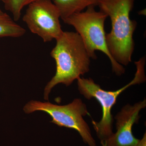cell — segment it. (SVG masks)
Instances as JSON below:
<instances>
[{
  "instance_id": "6da1fadb",
  "label": "cell",
  "mask_w": 146,
  "mask_h": 146,
  "mask_svg": "<svg viewBox=\"0 0 146 146\" xmlns=\"http://www.w3.org/2000/svg\"><path fill=\"white\" fill-rule=\"evenodd\" d=\"M56 41L50 54L55 61L56 71L45 87L44 98L46 100L56 85L63 84L70 86L90 70L91 58L77 33L63 31Z\"/></svg>"
},
{
  "instance_id": "7a4b0ae2",
  "label": "cell",
  "mask_w": 146,
  "mask_h": 146,
  "mask_svg": "<svg viewBox=\"0 0 146 146\" xmlns=\"http://www.w3.org/2000/svg\"><path fill=\"white\" fill-rule=\"evenodd\" d=\"M135 0H101L100 11L110 19L112 29L106 33V44L110 53L120 65L127 66L131 62L135 43L133 34L137 27L130 13Z\"/></svg>"
},
{
  "instance_id": "3957f363",
  "label": "cell",
  "mask_w": 146,
  "mask_h": 146,
  "mask_svg": "<svg viewBox=\"0 0 146 146\" xmlns=\"http://www.w3.org/2000/svg\"><path fill=\"white\" fill-rule=\"evenodd\" d=\"M146 58H141L135 62L136 72L133 79L125 86L115 91H107L102 89L91 78H80L77 80L80 93L88 100L95 98L101 106L102 116L99 122L92 120V124L100 141L106 139L113 133L112 131L113 116L111 110L116 103L117 99L121 93L129 86L145 82L146 80L145 66Z\"/></svg>"
},
{
  "instance_id": "277c9868",
  "label": "cell",
  "mask_w": 146,
  "mask_h": 146,
  "mask_svg": "<svg viewBox=\"0 0 146 146\" xmlns=\"http://www.w3.org/2000/svg\"><path fill=\"white\" fill-rule=\"evenodd\" d=\"M107 17L106 14L91 6L84 11L73 14L63 22L74 27L81 37L91 58L96 59V51L104 53L110 60L112 72L121 76L125 73V69L113 59L106 44L104 25Z\"/></svg>"
},
{
  "instance_id": "5b68a950",
  "label": "cell",
  "mask_w": 146,
  "mask_h": 146,
  "mask_svg": "<svg viewBox=\"0 0 146 146\" xmlns=\"http://www.w3.org/2000/svg\"><path fill=\"white\" fill-rule=\"evenodd\" d=\"M23 110L26 114L38 111L46 112L52 119L51 122L60 127L74 129L85 143L89 146H96L90 128L83 119L84 117L90 114L86 105L80 99H75L71 103L63 106L49 102L31 101L25 105Z\"/></svg>"
},
{
  "instance_id": "8992f818",
  "label": "cell",
  "mask_w": 146,
  "mask_h": 146,
  "mask_svg": "<svg viewBox=\"0 0 146 146\" xmlns=\"http://www.w3.org/2000/svg\"><path fill=\"white\" fill-rule=\"evenodd\" d=\"M58 9L51 0H38L27 6L23 21L32 33L44 42L60 37L63 31L60 24Z\"/></svg>"
},
{
  "instance_id": "52a82bcc",
  "label": "cell",
  "mask_w": 146,
  "mask_h": 146,
  "mask_svg": "<svg viewBox=\"0 0 146 146\" xmlns=\"http://www.w3.org/2000/svg\"><path fill=\"white\" fill-rule=\"evenodd\" d=\"M146 106L145 99L133 106L127 104L117 114L116 119L117 131L109 137L101 141L102 146H136L140 139L132 132V127L140 118L139 113Z\"/></svg>"
},
{
  "instance_id": "ba28073f",
  "label": "cell",
  "mask_w": 146,
  "mask_h": 146,
  "mask_svg": "<svg viewBox=\"0 0 146 146\" xmlns=\"http://www.w3.org/2000/svg\"><path fill=\"white\" fill-rule=\"evenodd\" d=\"M101 0H53L58 9L63 21L75 13H80L91 6H98Z\"/></svg>"
},
{
  "instance_id": "9c48e42d",
  "label": "cell",
  "mask_w": 146,
  "mask_h": 146,
  "mask_svg": "<svg viewBox=\"0 0 146 146\" xmlns=\"http://www.w3.org/2000/svg\"><path fill=\"white\" fill-rule=\"evenodd\" d=\"M26 30L16 23L8 14L0 13V37H20L23 36Z\"/></svg>"
},
{
  "instance_id": "30bf717a",
  "label": "cell",
  "mask_w": 146,
  "mask_h": 146,
  "mask_svg": "<svg viewBox=\"0 0 146 146\" xmlns=\"http://www.w3.org/2000/svg\"><path fill=\"white\" fill-rule=\"evenodd\" d=\"M38 0H5L4 3L6 10L11 13L14 21L20 19L24 7Z\"/></svg>"
},
{
  "instance_id": "8fae6325",
  "label": "cell",
  "mask_w": 146,
  "mask_h": 146,
  "mask_svg": "<svg viewBox=\"0 0 146 146\" xmlns=\"http://www.w3.org/2000/svg\"><path fill=\"white\" fill-rule=\"evenodd\" d=\"M136 146H146V133H144L142 139L140 140Z\"/></svg>"
},
{
  "instance_id": "7c38bea8",
  "label": "cell",
  "mask_w": 146,
  "mask_h": 146,
  "mask_svg": "<svg viewBox=\"0 0 146 146\" xmlns=\"http://www.w3.org/2000/svg\"><path fill=\"white\" fill-rule=\"evenodd\" d=\"M5 0H0V1L2 2L3 3H4L5 2Z\"/></svg>"
},
{
  "instance_id": "4fadbf2b",
  "label": "cell",
  "mask_w": 146,
  "mask_h": 146,
  "mask_svg": "<svg viewBox=\"0 0 146 146\" xmlns=\"http://www.w3.org/2000/svg\"><path fill=\"white\" fill-rule=\"evenodd\" d=\"M3 12L2 11L1 9L0 8V13H2Z\"/></svg>"
}]
</instances>
